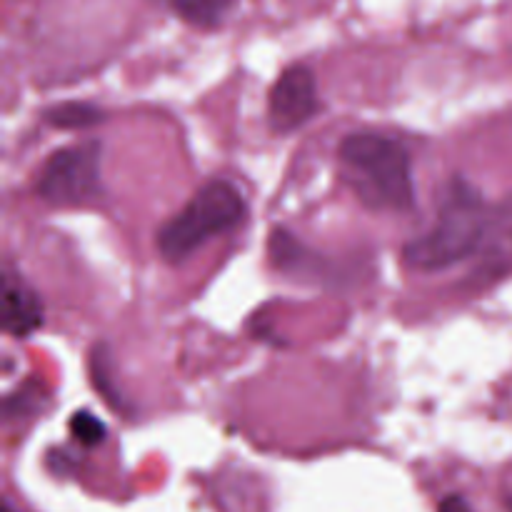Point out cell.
I'll list each match as a JSON object with an SVG mask.
<instances>
[{"label": "cell", "mask_w": 512, "mask_h": 512, "mask_svg": "<svg viewBox=\"0 0 512 512\" xmlns=\"http://www.w3.org/2000/svg\"><path fill=\"white\" fill-rule=\"evenodd\" d=\"M493 210L485 205L483 193L463 175H455L440 195L433 225L405 245V263L423 273L448 270L485 248Z\"/></svg>", "instance_id": "obj_1"}, {"label": "cell", "mask_w": 512, "mask_h": 512, "mask_svg": "<svg viewBox=\"0 0 512 512\" xmlns=\"http://www.w3.org/2000/svg\"><path fill=\"white\" fill-rule=\"evenodd\" d=\"M343 178L373 210L405 213L415 205L410 153L400 140L380 133H353L340 143Z\"/></svg>", "instance_id": "obj_2"}, {"label": "cell", "mask_w": 512, "mask_h": 512, "mask_svg": "<svg viewBox=\"0 0 512 512\" xmlns=\"http://www.w3.org/2000/svg\"><path fill=\"white\" fill-rule=\"evenodd\" d=\"M248 215V203L238 185L230 180H210L190 198L180 213L160 225L155 235L160 258L180 265L218 235L238 228Z\"/></svg>", "instance_id": "obj_3"}, {"label": "cell", "mask_w": 512, "mask_h": 512, "mask_svg": "<svg viewBox=\"0 0 512 512\" xmlns=\"http://www.w3.org/2000/svg\"><path fill=\"white\" fill-rule=\"evenodd\" d=\"M103 145L98 140L68 145L50 155L35 180V195L55 208H80L103 198Z\"/></svg>", "instance_id": "obj_4"}, {"label": "cell", "mask_w": 512, "mask_h": 512, "mask_svg": "<svg viewBox=\"0 0 512 512\" xmlns=\"http://www.w3.org/2000/svg\"><path fill=\"white\" fill-rule=\"evenodd\" d=\"M320 110L318 83L308 65H288L270 88L268 123L275 133L288 135L303 128Z\"/></svg>", "instance_id": "obj_5"}, {"label": "cell", "mask_w": 512, "mask_h": 512, "mask_svg": "<svg viewBox=\"0 0 512 512\" xmlns=\"http://www.w3.org/2000/svg\"><path fill=\"white\" fill-rule=\"evenodd\" d=\"M45 308L38 290L10 265L3 273V330L13 338H28L43 328Z\"/></svg>", "instance_id": "obj_6"}, {"label": "cell", "mask_w": 512, "mask_h": 512, "mask_svg": "<svg viewBox=\"0 0 512 512\" xmlns=\"http://www.w3.org/2000/svg\"><path fill=\"white\" fill-rule=\"evenodd\" d=\"M268 253L270 263L285 275H298L303 280H313V283H323L328 278H338L333 270V263L328 258H323L315 250L305 248L300 240H295L293 235L285 228H273L268 240Z\"/></svg>", "instance_id": "obj_7"}, {"label": "cell", "mask_w": 512, "mask_h": 512, "mask_svg": "<svg viewBox=\"0 0 512 512\" xmlns=\"http://www.w3.org/2000/svg\"><path fill=\"white\" fill-rule=\"evenodd\" d=\"M193 28H218L238 0H155Z\"/></svg>", "instance_id": "obj_8"}, {"label": "cell", "mask_w": 512, "mask_h": 512, "mask_svg": "<svg viewBox=\"0 0 512 512\" xmlns=\"http://www.w3.org/2000/svg\"><path fill=\"white\" fill-rule=\"evenodd\" d=\"M485 255H488V275H500L512 268V200L493 213V228L485 240Z\"/></svg>", "instance_id": "obj_9"}, {"label": "cell", "mask_w": 512, "mask_h": 512, "mask_svg": "<svg viewBox=\"0 0 512 512\" xmlns=\"http://www.w3.org/2000/svg\"><path fill=\"white\" fill-rule=\"evenodd\" d=\"M43 120L53 128L60 130H88L95 128L105 120L103 108L93 103H83V100H68V103L50 105L43 110Z\"/></svg>", "instance_id": "obj_10"}, {"label": "cell", "mask_w": 512, "mask_h": 512, "mask_svg": "<svg viewBox=\"0 0 512 512\" xmlns=\"http://www.w3.org/2000/svg\"><path fill=\"white\" fill-rule=\"evenodd\" d=\"M68 425L70 435H73L80 445H85V448H95V445L103 443L105 435H108V428H105L103 420L95 418L90 410H78V413L70 418Z\"/></svg>", "instance_id": "obj_11"}, {"label": "cell", "mask_w": 512, "mask_h": 512, "mask_svg": "<svg viewBox=\"0 0 512 512\" xmlns=\"http://www.w3.org/2000/svg\"><path fill=\"white\" fill-rule=\"evenodd\" d=\"M110 355H108V345H95L93 355H90V378H93V385L100 390L105 400L115 408L123 405V400L118 398L115 388H110Z\"/></svg>", "instance_id": "obj_12"}, {"label": "cell", "mask_w": 512, "mask_h": 512, "mask_svg": "<svg viewBox=\"0 0 512 512\" xmlns=\"http://www.w3.org/2000/svg\"><path fill=\"white\" fill-rule=\"evenodd\" d=\"M438 512H473V508H470L468 500L460 498V495H448V498L440 503Z\"/></svg>", "instance_id": "obj_13"}, {"label": "cell", "mask_w": 512, "mask_h": 512, "mask_svg": "<svg viewBox=\"0 0 512 512\" xmlns=\"http://www.w3.org/2000/svg\"><path fill=\"white\" fill-rule=\"evenodd\" d=\"M3 512H15V510H13V508H10V505H8V503H5V505H3Z\"/></svg>", "instance_id": "obj_14"}, {"label": "cell", "mask_w": 512, "mask_h": 512, "mask_svg": "<svg viewBox=\"0 0 512 512\" xmlns=\"http://www.w3.org/2000/svg\"><path fill=\"white\" fill-rule=\"evenodd\" d=\"M510 510H512V503H510Z\"/></svg>", "instance_id": "obj_15"}]
</instances>
